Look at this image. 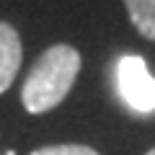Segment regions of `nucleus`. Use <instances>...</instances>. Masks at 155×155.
<instances>
[{"mask_svg":"<svg viewBox=\"0 0 155 155\" xmlns=\"http://www.w3.org/2000/svg\"><path fill=\"white\" fill-rule=\"evenodd\" d=\"M145 155H155V147H153V150H147V153H145Z\"/></svg>","mask_w":155,"mask_h":155,"instance_id":"423d86ee","label":"nucleus"},{"mask_svg":"<svg viewBox=\"0 0 155 155\" xmlns=\"http://www.w3.org/2000/svg\"><path fill=\"white\" fill-rule=\"evenodd\" d=\"M80 52L70 44H54L36 57L21 88V101L28 114H47L70 93L80 72Z\"/></svg>","mask_w":155,"mask_h":155,"instance_id":"f257e3e1","label":"nucleus"},{"mask_svg":"<svg viewBox=\"0 0 155 155\" xmlns=\"http://www.w3.org/2000/svg\"><path fill=\"white\" fill-rule=\"evenodd\" d=\"M132 26L145 39L155 41V0H124Z\"/></svg>","mask_w":155,"mask_h":155,"instance_id":"20e7f679","label":"nucleus"},{"mask_svg":"<svg viewBox=\"0 0 155 155\" xmlns=\"http://www.w3.org/2000/svg\"><path fill=\"white\" fill-rule=\"evenodd\" d=\"M31 155H98L93 147H88V145H44V147L34 150Z\"/></svg>","mask_w":155,"mask_h":155,"instance_id":"39448f33","label":"nucleus"},{"mask_svg":"<svg viewBox=\"0 0 155 155\" xmlns=\"http://www.w3.org/2000/svg\"><path fill=\"white\" fill-rule=\"evenodd\" d=\"M23 60L21 36L11 23L0 21V96L13 85Z\"/></svg>","mask_w":155,"mask_h":155,"instance_id":"7ed1b4c3","label":"nucleus"},{"mask_svg":"<svg viewBox=\"0 0 155 155\" xmlns=\"http://www.w3.org/2000/svg\"><path fill=\"white\" fill-rule=\"evenodd\" d=\"M116 88L134 114L150 116L155 111V75L142 57L124 54L116 62Z\"/></svg>","mask_w":155,"mask_h":155,"instance_id":"f03ea898","label":"nucleus"}]
</instances>
